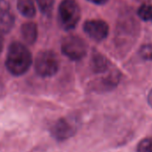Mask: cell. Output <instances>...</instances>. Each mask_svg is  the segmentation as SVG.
<instances>
[{
  "mask_svg": "<svg viewBox=\"0 0 152 152\" xmlns=\"http://www.w3.org/2000/svg\"><path fill=\"white\" fill-rule=\"evenodd\" d=\"M83 30L91 39L96 41H102L107 37L109 27L102 20H89L84 23Z\"/></svg>",
  "mask_w": 152,
  "mask_h": 152,
  "instance_id": "obj_5",
  "label": "cell"
},
{
  "mask_svg": "<svg viewBox=\"0 0 152 152\" xmlns=\"http://www.w3.org/2000/svg\"><path fill=\"white\" fill-rule=\"evenodd\" d=\"M61 49L64 56L72 60H81L87 53V45L85 41L76 35L65 37L61 44Z\"/></svg>",
  "mask_w": 152,
  "mask_h": 152,
  "instance_id": "obj_4",
  "label": "cell"
},
{
  "mask_svg": "<svg viewBox=\"0 0 152 152\" xmlns=\"http://www.w3.org/2000/svg\"><path fill=\"white\" fill-rule=\"evenodd\" d=\"M17 8L19 12L27 18H31L36 14L33 0H17Z\"/></svg>",
  "mask_w": 152,
  "mask_h": 152,
  "instance_id": "obj_9",
  "label": "cell"
},
{
  "mask_svg": "<svg viewBox=\"0 0 152 152\" xmlns=\"http://www.w3.org/2000/svg\"><path fill=\"white\" fill-rule=\"evenodd\" d=\"M138 16L144 22H152V6L142 5L138 9Z\"/></svg>",
  "mask_w": 152,
  "mask_h": 152,
  "instance_id": "obj_11",
  "label": "cell"
},
{
  "mask_svg": "<svg viewBox=\"0 0 152 152\" xmlns=\"http://www.w3.org/2000/svg\"><path fill=\"white\" fill-rule=\"evenodd\" d=\"M59 68V62L56 55L50 50L41 51L35 60V70L42 77H50L56 73Z\"/></svg>",
  "mask_w": 152,
  "mask_h": 152,
  "instance_id": "obj_3",
  "label": "cell"
},
{
  "mask_svg": "<svg viewBox=\"0 0 152 152\" xmlns=\"http://www.w3.org/2000/svg\"><path fill=\"white\" fill-rule=\"evenodd\" d=\"M32 56L30 50L20 42H13L8 48L6 66L10 73L15 76L23 75L31 67Z\"/></svg>",
  "mask_w": 152,
  "mask_h": 152,
  "instance_id": "obj_1",
  "label": "cell"
},
{
  "mask_svg": "<svg viewBox=\"0 0 152 152\" xmlns=\"http://www.w3.org/2000/svg\"><path fill=\"white\" fill-rule=\"evenodd\" d=\"M92 4H95V5H99V6H103L105 4L107 3L108 0H88Z\"/></svg>",
  "mask_w": 152,
  "mask_h": 152,
  "instance_id": "obj_15",
  "label": "cell"
},
{
  "mask_svg": "<svg viewBox=\"0 0 152 152\" xmlns=\"http://www.w3.org/2000/svg\"><path fill=\"white\" fill-rule=\"evenodd\" d=\"M15 24V15L7 0H0V31L3 34L11 31Z\"/></svg>",
  "mask_w": 152,
  "mask_h": 152,
  "instance_id": "obj_7",
  "label": "cell"
},
{
  "mask_svg": "<svg viewBox=\"0 0 152 152\" xmlns=\"http://www.w3.org/2000/svg\"><path fill=\"white\" fill-rule=\"evenodd\" d=\"M137 152H152V138H146L140 141Z\"/></svg>",
  "mask_w": 152,
  "mask_h": 152,
  "instance_id": "obj_13",
  "label": "cell"
},
{
  "mask_svg": "<svg viewBox=\"0 0 152 152\" xmlns=\"http://www.w3.org/2000/svg\"><path fill=\"white\" fill-rule=\"evenodd\" d=\"M21 33L23 40L27 44H33L38 37V28L34 23L29 22L22 25Z\"/></svg>",
  "mask_w": 152,
  "mask_h": 152,
  "instance_id": "obj_8",
  "label": "cell"
},
{
  "mask_svg": "<svg viewBox=\"0 0 152 152\" xmlns=\"http://www.w3.org/2000/svg\"><path fill=\"white\" fill-rule=\"evenodd\" d=\"M39 8L44 15H50L54 7L55 0H36Z\"/></svg>",
  "mask_w": 152,
  "mask_h": 152,
  "instance_id": "obj_12",
  "label": "cell"
},
{
  "mask_svg": "<svg viewBox=\"0 0 152 152\" xmlns=\"http://www.w3.org/2000/svg\"><path fill=\"white\" fill-rule=\"evenodd\" d=\"M81 17L78 4L74 0H63L59 6V19L64 30H72L77 25Z\"/></svg>",
  "mask_w": 152,
  "mask_h": 152,
  "instance_id": "obj_2",
  "label": "cell"
},
{
  "mask_svg": "<svg viewBox=\"0 0 152 152\" xmlns=\"http://www.w3.org/2000/svg\"><path fill=\"white\" fill-rule=\"evenodd\" d=\"M148 102L152 107V89L150 90V91H149V93L148 95Z\"/></svg>",
  "mask_w": 152,
  "mask_h": 152,
  "instance_id": "obj_17",
  "label": "cell"
},
{
  "mask_svg": "<svg viewBox=\"0 0 152 152\" xmlns=\"http://www.w3.org/2000/svg\"><path fill=\"white\" fill-rule=\"evenodd\" d=\"M76 129H77L76 123L72 119L61 118L57 120L53 125L51 132L56 140H64L72 137L74 134Z\"/></svg>",
  "mask_w": 152,
  "mask_h": 152,
  "instance_id": "obj_6",
  "label": "cell"
},
{
  "mask_svg": "<svg viewBox=\"0 0 152 152\" xmlns=\"http://www.w3.org/2000/svg\"><path fill=\"white\" fill-rule=\"evenodd\" d=\"M3 45H4V38H3V33L0 31V52L3 49Z\"/></svg>",
  "mask_w": 152,
  "mask_h": 152,
  "instance_id": "obj_16",
  "label": "cell"
},
{
  "mask_svg": "<svg viewBox=\"0 0 152 152\" xmlns=\"http://www.w3.org/2000/svg\"><path fill=\"white\" fill-rule=\"evenodd\" d=\"M140 56L144 60L152 61V44L143 45L140 49Z\"/></svg>",
  "mask_w": 152,
  "mask_h": 152,
  "instance_id": "obj_14",
  "label": "cell"
},
{
  "mask_svg": "<svg viewBox=\"0 0 152 152\" xmlns=\"http://www.w3.org/2000/svg\"><path fill=\"white\" fill-rule=\"evenodd\" d=\"M92 69L96 72H102L108 68V61L101 55H97L92 58Z\"/></svg>",
  "mask_w": 152,
  "mask_h": 152,
  "instance_id": "obj_10",
  "label": "cell"
}]
</instances>
